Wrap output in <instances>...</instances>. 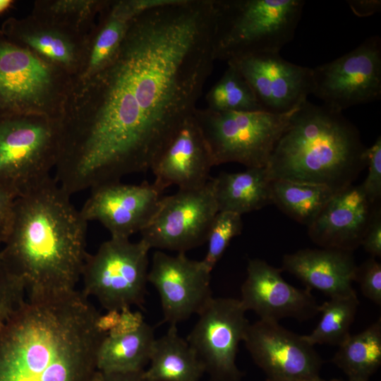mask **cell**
<instances>
[{
  "instance_id": "cell-9",
  "label": "cell",
  "mask_w": 381,
  "mask_h": 381,
  "mask_svg": "<svg viewBox=\"0 0 381 381\" xmlns=\"http://www.w3.org/2000/svg\"><path fill=\"white\" fill-rule=\"evenodd\" d=\"M150 250L143 240L110 237L93 254L88 253L82 271L83 289L106 310L141 307L146 295Z\"/></svg>"
},
{
  "instance_id": "cell-6",
  "label": "cell",
  "mask_w": 381,
  "mask_h": 381,
  "mask_svg": "<svg viewBox=\"0 0 381 381\" xmlns=\"http://www.w3.org/2000/svg\"><path fill=\"white\" fill-rule=\"evenodd\" d=\"M72 78L0 31V118L37 115L59 119Z\"/></svg>"
},
{
  "instance_id": "cell-21",
  "label": "cell",
  "mask_w": 381,
  "mask_h": 381,
  "mask_svg": "<svg viewBox=\"0 0 381 381\" xmlns=\"http://www.w3.org/2000/svg\"><path fill=\"white\" fill-rule=\"evenodd\" d=\"M164 1L105 0L93 28L86 36L82 64L72 84L89 78L109 64L134 19Z\"/></svg>"
},
{
  "instance_id": "cell-25",
  "label": "cell",
  "mask_w": 381,
  "mask_h": 381,
  "mask_svg": "<svg viewBox=\"0 0 381 381\" xmlns=\"http://www.w3.org/2000/svg\"><path fill=\"white\" fill-rule=\"evenodd\" d=\"M155 337L147 322L135 332L119 337L108 334L97 353V370L104 372H132L145 370L150 363Z\"/></svg>"
},
{
  "instance_id": "cell-43",
  "label": "cell",
  "mask_w": 381,
  "mask_h": 381,
  "mask_svg": "<svg viewBox=\"0 0 381 381\" xmlns=\"http://www.w3.org/2000/svg\"><path fill=\"white\" fill-rule=\"evenodd\" d=\"M299 381H327V380H322V378L320 377H318V378H315V379H313V380H299ZM329 381H333L332 380H329Z\"/></svg>"
},
{
  "instance_id": "cell-18",
  "label": "cell",
  "mask_w": 381,
  "mask_h": 381,
  "mask_svg": "<svg viewBox=\"0 0 381 381\" xmlns=\"http://www.w3.org/2000/svg\"><path fill=\"white\" fill-rule=\"evenodd\" d=\"M214 166L208 144L193 116L186 120L154 164L152 182L161 190L198 188L212 178Z\"/></svg>"
},
{
  "instance_id": "cell-13",
  "label": "cell",
  "mask_w": 381,
  "mask_h": 381,
  "mask_svg": "<svg viewBox=\"0 0 381 381\" xmlns=\"http://www.w3.org/2000/svg\"><path fill=\"white\" fill-rule=\"evenodd\" d=\"M267 381H299L320 377L323 361L303 337L279 322L250 323L243 341Z\"/></svg>"
},
{
  "instance_id": "cell-1",
  "label": "cell",
  "mask_w": 381,
  "mask_h": 381,
  "mask_svg": "<svg viewBox=\"0 0 381 381\" xmlns=\"http://www.w3.org/2000/svg\"><path fill=\"white\" fill-rule=\"evenodd\" d=\"M212 0H164L137 16L114 58L72 84L54 176L71 193L147 172L193 115L215 61Z\"/></svg>"
},
{
  "instance_id": "cell-23",
  "label": "cell",
  "mask_w": 381,
  "mask_h": 381,
  "mask_svg": "<svg viewBox=\"0 0 381 381\" xmlns=\"http://www.w3.org/2000/svg\"><path fill=\"white\" fill-rule=\"evenodd\" d=\"M214 181L219 211L242 215L272 204V180L266 167L222 172Z\"/></svg>"
},
{
  "instance_id": "cell-4",
  "label": "cell",
  "mask_w": 381,
  "mask_h": 381,
  "mask_svg": "<svg viewBox=\"0 0 381 381\" xmlns=\"http://www.w3.org/2000/svg\"><path fill=\"white\" fill-rule=\"evenodd\" d=\"M366 148L342 112L306 100L291 116L266 170L272 181L319 184L337 193L366 167Z\"/></svg>"
},
{
  "instance_id": "cell-32",
  "label": "cell",
  "mask_w": 381,
  "mask_h": 381,
  "mask_svg": "<svg viewBox=\"0 0 381 381\" xmlns=\"http://www.w3.org/2000/svg\"><path fill=\"white\" fill-rule=\"evenodd\" d=\"M25 284L15 274L0 284V334L25 299Z\"/></svg>"
},
{
  "instance_id": "cell-39",
  "label": "cell",
  "mask_w": 381,
  "mask_h": 381,
  "mask_svg": "<svg viewBox=\"0 0 381 381\" xmlns=\"http://www.w3.org/2000/svg\"><path fill=\"white\" fill-rule=\"evenodd\" d=\"M347 2L354 15L361 18L372 16L381 10L380 0H349Z\"/></svg>"
},
{
  "instance_id": "cell-7",
  "label": "cell",
  "mask_w": 381,
  "mask_h": 381,
  "mask_svg": "<svg viewBox=\"0 0 381 381\" xmlns=\"http://www.w3.org/2000/svg\"><path fill=\"white\" fill-rule=\"evenodd\" d=\"M298 108L284 114L197 108L194 117L208 144L214 166L236 162L246 169L262 168L267 167Z\"/></svg>"
},
{
  "instance_id": "cell-5",
  "label": "cell",
  "mask_w": 381,
  "mask_h": 381,
  "mask_svg": "<svg viewBox=\"0 0 381 381\" xmlns=\"http://www.w3.org/2000/svg\"><path fill=\"white\" fill-rule=\"evenodd\" d=\"M216 60L279 53L294 37L303 0H212Z\"/></svg>"
},
{
  "instance_id": "cell-14",
  "label": "cell",
  "mask_w": 381,
  "mask_h": 381,
  "mask_svg": "<svg viewBox=\"0 0 381 381\" xmlns=\"http://www.w3.org/2000/svg\"><path fill=\"white\" fill-rule=\"evenodd\" d=\"M211 272L202 260H191L186 253H153L147 281L159 294L164 322L176 325L202 311L213 298Z\"/></svg>"
},
{
  "instance_id": "cell-41",
  "label": "cell",
  "mask_w": 381,
  "mask_h": 381,
  "mask_svg": "<svg viewBox=\"0 0 381 381\" xmlns=\"http://www.w3.org/2000/svg\"><path fill=\"white\" fill-rule=\"evenodd\" d=\"M13 274L7 265L0 250V284Z\"/></svg>"
},
{
  "instance_id": "cell-17",
  "label": "cell",
  "mask_w": 381,
  "mask_h": 381,
  "mask_svg": "<svg viewBox=\"0 0 381 381\" xmlns=\"http://www.w3.org/2000/svg\"><path fill=\"white\" fill-rule=\"evenodd\" d=\"M282 272L263 260H248L239 299L246 311H253L260 320L275 322L288 318L306 321L319 314L320 305L310 289L287 283Z\"/></svg>"
},
{
  "instance_id": "cell-20",
  "label": "cell",
  "mask_w": 381,
  "mask_h": 381,
  "mask_svg": "<svg viewBox=\"0 0 381 381\" xmlns=\"http://www.w3.org/2000/svg\"><path fill=\"white\" fill-rule=\"evenodd\" d=\"M0 31L12 42L66 73L72 80L78 74L87 35L31 14L23 18H8Z\"/></svg>"
},
{
  "instance_id": "cell-34",
  "label": "cell",
  "mask_w": 381,
  "mask_h": 381,
  "mask_svg": "<svg viewBox=\"0 0 381 381\" xmlns=\"http://www.w3.org/2000/svg\"><path fill=\"white\" fill-rule=\"evenodd\" d=\"M354 282L358 283L365 297L381 306V264L370 257L357 266Z\"/></svg>"
},
{
  "instance_id": "cell-44",
  "label": "cell",
  "mask_w": 381,
  "mask_h": 381,
  "mask_svg": "<svg viewBox=\"0 0 381 381\" xmlns=\"http://www.w3.org/2000/svg\"><path fill=\"white\" fill-rule=\"evenodd\" d=\"M332 380L333 381H351V380H337V379H333Z\"/></svg>"
},
{
  "instance_id": "cell-12",
  "label": "cell",
  "mask_w": 381,
  "mask_h": 381,
  "mask_svg": "<svg viewBox=\"0 0 381 381\" xmlns=\"http://www.w3.org/2000/svg\"><path fill=\"white\" fill-rule=\"evenodd\" d=\"M313 71V95L339 112L381 97V39L371 36L346 54Z\"/></svg>"
},
{
  "instance_id": "cell-29",
  "label": "cell",
  "mask_w": 381,
  "mask_h": 381,
  "mask_svg": "<svg viewBox=\"0 0 381 381\" xmlns=\"http://www.w3.org/2000/svg\"><path fill=\"white\" fill-rule=\"evenodd\" d=\"M105 0H37L31 15L87 35Z\"/></svg>"
},
{
  "instance_id": "cell-31",
  "label": "cell",
  "mask_w": 381,
  "mask_h": 381,
  "mask_svg": "<svg viewBox=\"0 0 381 381\" xmlns=\"http://www.w3.org/2000/svg\"><path fill=\"white\" fill-rule=\"evenodd\" d=\"M242 229L241 215L224 211L217 213L207 234V253L202 260L210 272L222 258L231 239L241 234Z\"/></svg>"
},
{
  "instance_id": "cell-3",
  "label": "cell",
  "mask_w": 381,
  "mask_h": 381,
  "mask_svg": "<svg viewBox=\"0 0 381 381\" xmlns=\"http://www.w3.org/2000/svg\"><path fill=\"white\" fill-rule=\"evenodd\" d=\"M52 176L18 196L1 254L28 296L76 291L87 255V222Z\"/></svg>"
},
{
  "instance_id": "cell-8",
  "label": "cell",
  "mask_w": 381,
  "mask_h": 381,
  "mask_svg": "<svg viewBox=\"0 0 381 381\" xmlns=\"http://www.w3.org/2000/svg\"><path fill=\"white\" fill-rule=\"evenodd\" d=\"M58 120L37 115L0 118V188L19 196L52 176Z\"/></svg>"
},
{
  "instance_id": "cell-38",
  "label": "cell",
  "mask_w": 381,
  "mask_h": 381,
  "mask_svg": "<svg viewBox=\"0 0 381 381\" xmlns=\"http://www.w3.org/2000/svg\"><path fill=\"white\" fill-rule=\"evenodd\" d=\"M90 381H150L145 370L132 372H104L97 370Z\"/></svg>"
},
{
  "instance_id": "cell-36",
  "label": "cell",
  "mask_w": 381,
  "mask_h": 381,
  "mask_svg": "<svg viewBox=\"0 0 381 381\" xmlns=\"http://www.w3.org/2000/svg\"><path fill=\"white\" fill-rule=\"evenodd\" d=\"M17 197L13 191L0 188V245L4 243L10 231Z\"/></svg>"
},
{
  "instance_id": "cell-26",
  "label": "cell",
  "mask_w": 381,
  "mask_h": 381,
  "mask_svg": "<svg viewBox=\"0 0 381 381\" xmlns=\"http://www.w3.org/2000/svg\"><path fill=\"white\" fill-rule=\"evenodd\" d=\"M332 358L351 381H368L381 365V319L362 332L350 334Z\"/></svg>"
},
{
  "instance_id": "cell-27",
  "label": "cell",
  "mask_w": 381,
  "mask_h": 381,
  "mask_svg": "<svg viewBox=\"0 0 381 381\" xmlns=\"http://www.w3.org/2000/svg\"><path fill=\"white\" fill-rule=\"evenodd\" d=\"M334 193L319 184L272 181V201L286 215L309 226Z\"/></svg>"
},
{
  "instance_id": "cell-35",
  "label": "cell",
  "mask_w": 381,
  "mask_h": 381,
  "mask_svg": "<svg viewBox=\"0 0 381 381\" xmlns=\"http://www.w3.org/2000/svg\"><path fill=\"white\" fill-rule=\"evenodd\" d=\"M371 257H381V208L375 206L361 245Z\"/></svg>"
},
{
  "instance_id": "cell-15",
  "label": "cell",
  "mask_w": 381,
  "mask_h": 381,
  "mask_svg": "<svg viewBox=\"0 0 381 381\" xmlns=\"http://www.w3.org/2000/svg\"><path fill=\"white\" fill-rule=\"evenodd\" d=\"M153 183L128 184L121 181L90 189L80 212L88 222H99L111 237L130 238L144 229L156 213L162 196Z\"/></svg>"
},
{
  "instance_id": "cell-40",
  "label": "cell",
  "mask_w": 381,
  "mask_h": 381,
  "mask_svg": "<svg viewBox=\"0 0 381 381\" xmlns=\"http://www.w3.org/2000/svg\"><path fill=\"white\" fill-rule=\"evenodd\" d=\"M119 318L120 311L116 310H107L105 314L99 315L96 321L97 328L99 332L108 334L116 326Z\"/></svg>"
},
{
  "instance_id": "cell-16",
  "label": "cell",
  "mask_w": 381,
  "mask_h": 381,
  "mask_svg": "<svg viewBox=\"0 0 381 381\" xmlns=\"http://www.w3.org/2000/svg\"><path fill=\"white\" fill-rule=\"evenodd\" d=\"M253 90L264 111L284 114L300 107L314 89L313 68L291 63L279 53H263L226 63Z\"/></svg>"
},
{
  "instance_id": "cell-24",
  "label": "cell",
  "mask_w": 381,
  "mask_h": 381,
  "mask_svg": "<svg viewBox=\"0 0 381 381\" xmlns=\"http://www.w3.org/2000/svg\"><path fill=\"white\" fill-rule=\"evenodd\" d=\"M145 374L150 381H199L205 373L202 364L176 325L155 338Z\"/></svg>"
},
{
  "instance_id": "cell-19",
  "label": "cell",
  "mask_w": 381,
  "mask_h": 381,
  "mask_svg": "<svg viewBox=\"0 0 381 381\" xmlns=\"http://www.w3.org/2000/svg\"><path fill=\"white\" fill-rule=\"evenodd\" d=\"M377 205L369 201L361 185L349 186L334 193L308 226L309 237L323 248L353 253L361 245Z\"/></svg>"
},
{
  "instance_id": "cell-10",
  "label": "cell",
  "mask_w": 381,
  "mask_h": 381,
  "mask_svg": "<svg viewBox=\"0 0 381 381\" xmlns=\"http://www.w3.org/2000/svg\"><path fill=\"white\" fill-rule=\"evenodd\" d=\"M219 212L211 178L202 187L179 189L163 196L141 240L150 248L186 253L206 242L211 224Z\"/></svg>"
},
{
  "instance_id": "cell-37",
  "label": "cell",
  "mask_w": 381,
  "mask_h": 381,
  "mask_svg": "<svg viewBox=\"0 0 381 381\" xmlns=\"http://www.w3.org/2000/svg\"><path fill=\"white\" fill-rule=\"evenodd\" d=\"M145 322L140 312L132 311L131 308H123L120 311V318L116 326L107 334L119 337L135 332Z\"/></svg>"
},
{
  "instance_id": "cell-42",
  "label": "cell",
  "mask_w": 381,
  "mask_h": 381,
  "mask_svg": "<svg viewBox=\"0 0 381 381\" xmlns=\"http://www.w3.org/2000/svg\"><path fill=\"white\" fill-rule=\"evenodd\" d=\"M13 4L12 0H0V15L8 11Z\"/></svg>"
},
{
  "instance_id": "cell-33",
  "label": "cell",
  "mask_w": 381,
  "mask_h": 381,
  "mask_svg": "<svg viewBox=\"0 0 381 381\" xmlns=\"http://www.w3.org/2000/svg\"><path fill=\"white\" fill-rule=\"evenodd\" d=\"M366 166L368 174L362 189L367 198L373 205L380 204L381 198V138L378 136L374 144L366 148Z\"/></svg>"
},
{
  "instance_id": "cell-11",
  "label": "cell",
  "mask_w": 381,
  "mask_h": 381,
  "mask_svg": "<svg viewBox=\"0 0 381 381\" xmlns=\"http://www.w3.org/2000/svg\"><path fill=\"white\" fill-rule=\"evenodd\" d=\"M239 299L212 298L198 315L186 340L212 381H241L236 363L239 344L250 324Z\"/></svg>"
},
{
  "instance_id": "cell-28",
  "label": "cell",
  "mask_w": 381,
  "mask_h": 381,
  "mask_svg": "<svg viewBox=\"0 0 381 381\" xmlns=\"http://www.w3.org/2000/svg\"><path fill=\"white\" fill-rule=\"evenodd\" d=\"M358 304L357 294L329 298L320 305V320L310 334L303 335L304 339L313 346H339L351 334Z\"/></svg>"
},
{
  "instance_id": "cell-30",
  "label": "cell",
  "mask_w": 381,
  "mask_h": 381,
  "mask_svg": "<svg viewBox=\"0 0 381 381\" xmlns=\"http://www.w3.org/2000/svg\"><path fill=\"white\" fill-rule=\"evenodd\" d=\"M205 100L207 108L217 111H264L248 83L229 64L207 92Z\"/></svg>"
},
{
  "instance_id": "cell-22",
  "label": "cell",
  "mask_w": 381,
  "mask_h": 381,
  "mask_svg": "<svg viewBox=\"0 0 381 381\" xmlns=\"http://www.w3.org/2000/svg\"><path fill=\"white\" fill-rule=\"evenodd\" d=\"M357 265L352 252L305 248L282 258V271L300 279L309 289L332 297L356 295L352 283Z\"/></svg>"
},
{
  "instance_id": "cell-2",
  "label": "cell",
  "mask_w": 381,
  "mask_h": 381,
  "mask_svg": "<svg viewBox=\"0 0 381 381\" xmlns=\"http://www.w3.org/2000/svg\"><path fill=\"white\" fill-rule=\"evenodd\" d=\"M100 315L81 291L28 296L0 334V381H90Z\"/></svg>"
}]
</instances>
